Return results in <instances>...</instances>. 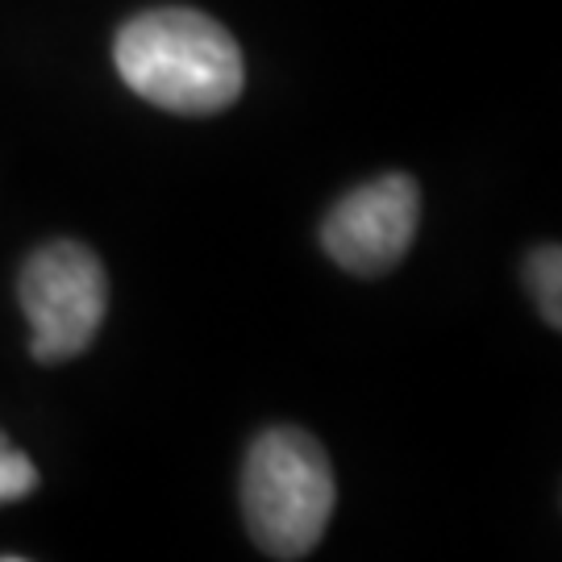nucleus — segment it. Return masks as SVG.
<instances>
[{"instance_id": "1", "label": "nucleus", "mask_w": 562, "mask_h": 562, "mask_svg": "<svg viewBox=\"0 0 562 562\" xmlns=\"http://www.w3.org/2000/svg\"><path fill=\"white\" fill-rule=\"evenodd\" d=\"M113 59L142 101L183 117L229 109L246 80L238 42L196 9H150L130 18L113 42Z\"/></svg>"}, {"instance_id": "2", "label": "nucleus", "mask_w": 562, "mask_h": 562, "mask_svg": "<svg viewBox=\"0 0 562 562\" xmlns=\"http://www.w3.org/2000/svg\"><path fill=\"white\" fill-rule=\"evenodd\" d=\"M334 467L313 434L280 425L255 438L241 467V513L267 559L296 562L313 554L334 517Z\"/></svg>"}, {"instance_id": "3", "label": "nucleus", "mask_w": 562, "mask_h": 562, "mask_svg": "<svg viewBox=\"0 0 562 562\" xmlns=\"http://www.w3.org/2000/svg\"><path fill=\"white\" fill-rule=\"evenodd\" d=\"M21 308L38 362L80 359L109 308L101 259L80 241H46L21 267Z\"/></svg>"}, {"instance_id": "4", "label": "nucleus", "mask_w": 562, "mask_h": 562, "mask_svg": "<svg viewBox=\"0 0 562 562\" xmlns=\"http://www.w3.org/2000/svg\"><path fill=\"white\" fill-rule=\"evenodd\" d=\"M422 222V188L408 176H380L346 192L322 225L325 255L350 276H383L408 255Z\"/></svg>"}, {"instance_id": "5", "label": "nucleus", "mask_w": 562, "mask_h": 562, "mask_svg": "<svg viewBox=\"0 0 562 562\" xmlns=\"http://www.w3.org/2000/svg\"><path fill=\"white\" fill-rule=\"evenodd\" d=\"M562 255L559 246H538L533 259H529V283L538 292V304H542V317L550 322V329L562 325Z\"/></svg>"}, {"instance_id": "6", "label": "nucleus", "mask_w": 562, "mask_h": 562, "mask_svg": "<svg viewBox=\"0 0 562 562\" xmlns=\"http://www.w3.org/2000/svg\"><path fill=\"white\" fill-rule=\"evenodd\" d=\"M34 487H38V471H34V462L25 459L18 446L0 434V504L21 501V496H30Z\"/></svg>"}]
</instances>
